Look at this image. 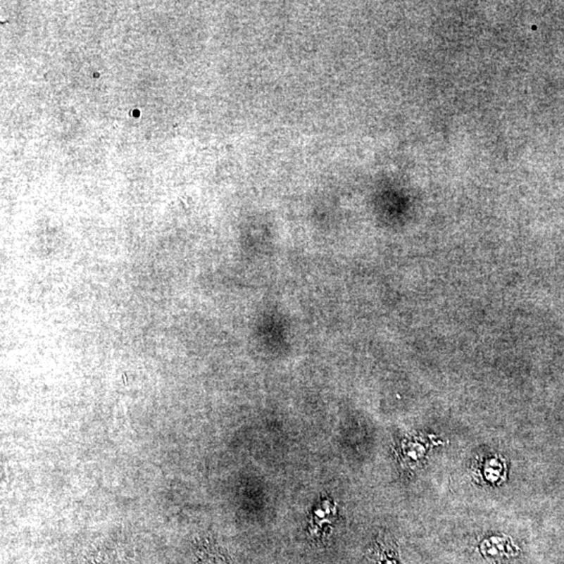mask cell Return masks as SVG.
<instances>
[{
	"label": "cell",
	"mask_w": 564,
	"mask_h": 564,
	"mask_svg": "<svg viewBox=\"0 0 564 564\" xmlns=\"http://www.w3.org/2000/svg\"><path fill=\"white\" fill-rule=\"evenodd\" d=\"M503 471H505V465L501 463L499 458H494V459L488 460L484 464L483 477H485L486 481L494 483V482L501 480Z\"/></svg>",
	"instance_id": "obj_1"
}]
</instances>
